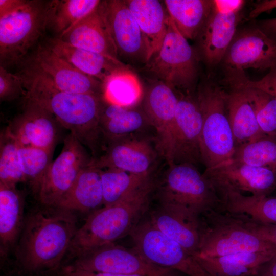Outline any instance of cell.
I'll return each instance as SVG.
<instances>
[{
    "label": "cell",
    "mask_w": 276,
    "mask_h": 276,
    "mask_svg": "<svg viewBox=\"0 0 276 276\" xmlns=\"http://www.w3.org/2000/svg\"><path fill=\"white\" fill-rule=\"evenodd\" d=\"M73 212L41 204L25 217L14 248L15 263L20 273L28 276L60 273L78 229Z\"/></svg>",
    "instance_id": "1"
},
{
    "label": "cell",
    "mask_w": 276,
    "mask_h": 276,
    "mask_svg": "<svg viewBox=\"0 0 276 276\" xmlns=\"http://www.w3.org/2000/svg\"><path fill=\"white\" fill-rule=\"evenodd\" d=\"M28 99L50 112L93 158L103 153L106 147L100 126L103 95L63 91L39 80L30 88Z\"/></svg>",
    "instance_id": "2"
},
{
    "label": "cell",
    "mask_w": 276,
    "mask_h": 276,
    "mask_svg": "<svg viewBox=\"0 0 276 276\" xmlns=\"http://www.w3.org/2000/svg\"><path fill=\"white\" fill-rule=\"evenodd\" d=\"M152 176L117 203L92 212L76 231L65 263L130 234L148 208L155 188Z\"/></svg>",
    "instance_id": "3"
},
{
    "label": "cell",
    "mask_w": 276,
    "mask_h": 276,
    "mask_svg": "<svg viewBox=\"0 0 276 276\" xmlns=\"http://www.w3.org/2000/svg\"><path fill=\"white\" fill-rule=\"evenodd\" d=\"M202 115L200 148L205 170L230 160L235 145L226 106V92L212 84L200 85L195 95Z\"/></svg>",
    "instance_id": "4"
},
{
    "label": "cell",
    "mask_w": 276,
    "mask_h": 276,
    "mask_svg": "<svg viewBox=\"0 0 276 276\" xmlns=\"http://www.w3.org/2000/svg\"><path fill=\"white\" fill-rule=\"evenodd\" d=\"M272 250H276V245L250 231L236 214L212 210L200 216V242L196 255L213 257Z\"/></svg>",
    "instance_id": "5"
},
{
    "label": "cell",
    "mask_w": 276,
    "mask_h": 276,
    "mask_svg": "<svg viewBox=\"0 0 276 276\" xmlns=\"http://www.w3.org/2000/svg\"><path fill=\"white\" fill-rule=\"evenodd\" d=\"M144 67L155 79L175 91L193 95L198 73L197 57L170 16L160 49Z\"/></svg>",
    "instance_id": "6"
},
{
    "label": "cell",
    "mask_w": 276,
    "mask_h": 276,
    "mask_svg": "<svg viewBox=\"0 0 276 276\" xmlns=\"http://www.w3.org/2000/svg\"><path fill=\"white\" fill-rule=\"evenodd\" d=\"M47 2L27 1L0 17L1 66L22 63L47 28Z\"/></svg>",
    "instance_id": "7"
},
{
    "label": "cell",
    "mask_w": 276,
    "mask_h": 276,
    "mask_svg": "<svg viewBox=\"0 0 276 276\" xmlns=\"http://www.w3.org/2000/svg\"><path fill=\"white\" fill-rule=\"evenodd\" d=\"M158 195L160 202L177 205L199 217L219 211L221 205L212 183L190 164L169 166Z\"/></svg>",
    "instance_id": "8"
},
{
    "label": "cell",
    "mask_w": 276,
    "mask_h": 276,
    "mask_svg": "<svg viewBox=\"0 0 276 276\" xmlns=\"http://www.w3.org/2000/svg\"><path fill=\"white\" fill-rule=\"evenodd\" d=\"M129 235L133 248L149 262L188 276H211L192 254L160 231L150 220L139 222Z\"/></svg>",
    "instance_id": "9"
},
{
    "label": "cell",
    "mask_w": 276,
    "mask_h": 276,
    "mask_svg": "<svg viewBox=\"0 0 276 276\" xmlns=\"http://www.w3.org/2000/svg\"><path fill=\"white\" fill-rule=\"evenodd\" d=\"M91 272L141 276H180L178 271L153 264L133 248L114 243L90 250L64 266Z\"/></svg>",
    "instance_id": "10"
},
{
    "label": "cell",
    "mask_w": 276,
    "mask_h": 276,
    "mask_svg": "<svg viewBox=\"0 0 276 276\" xmlns=\"http://www.w3.org/2000/svg\"><path fill=\"white\" fill-rule=\"evenodd\" d=\"M93 160L87 149L70 133L61 152L52 162L36 194L41 204L56 206L81 171Z\"/></svg>",
    "instance_id": "11"
},
{
    "label": "cell",
    "mask_w": 276,
    "mask_h": 276,
    "mask_svg": "<svg viewBox=\"0 0 276 276\" xmlns=\"http://www.w3.org/2000/svg\"><path fill=\"white\" fill-rule=\"evenodd\" d=\"M24 63L22 70L39 76L58 90L103 96L102 82L76 69L47 44L38 46Z\"/></svg>",
    "instance_id": "12"
},
{
    "label": "cell",
    "mask_w": 276,
    "mask_h": 276,
    "mask_svg": "<svg viewBox=\"0 0 276 276\" xmlns=\"http://www.w3.org/2000/svg\"><path fill=\"white\" fill-rule=\"evenodd\" d=\"M216 192L228 191L267 196L276 189V170L229 160L203 173Z\"/></svg>",
    "instance_id": "13"
},
{
    "label": "cell",
    "mask_w": 276,
    "mask_h": 276,
    "mask_svg": "<svg viewBox=\"0 0 276 276\" xmlns=\"http://www.w3.org/2000/svg\"><path fill=\"white\" fill-rule=\"evenodd\" d=\"M154 80L144 91L142 108L155 130L156 149L169 164L179 95L161 81Z\"/></svg>",
    "instance_id": "14"
},
{
    "label": "cell",
    "mask_w": 276,
    "mask_h": 276,
    "mask_svg": "<svg viewBox=\"0 0 276 276\" xmlns=\"http://www.w3.org/2000/svg\"><path fill=\"white\" fill-rule=\"evenodd\" d=\"M99 7L109 28L119 59L121 57L130 63L146 64L148 50L145 40L124 0L101 1Z\"/></svg>",
    "instance_id": "15"
},
{
    "label": "cell",
    "mask_w": 276,
    "mask_h": 276,
    "mask_svg": "<svg viewBox=\"0 0 276 276\" xmlns=\"http://www.w3.org/2000/svg\"><path fill=\"white\" fill-rule=\"evenodd\" d=\"M202 115L195 96L180 93L173 132L170 163H202L200 136Z\"/></svg>",
    "instance_id": "16"
},
{
    "label": "cell",
    "mask_w": 276,
    "mask_h": 276,
    "mask_svg": "<svg viewBox=\"0 0 276 276\" xmlns=\"http://www.w3.org/2000/svg\"><path fill=\"white\" fill-rule=\"evenodd\" d=\"M25 100L22 110L10 121L6 129L19 146L54 151L63 127L48 110Z\"/></svg>",
    "instance_id": "17"
},
{
    "label": "cell",
    "mask_w": 276,
    "mask_h": 276,
    "mask_svg": "<svg viewBox=\"0 0 276 276\" xmlns=\"http://www.w3.org/2000/svg\"><path fill=\"white\" fill-rule=\"evenodd\" d=\"M228 71L265 70L276 67V40L261 29L235 34L222 59Z\"/></svg>",
    "instance_id": "18"
},
{
    "label": "cell",
    "mask_w": 276,
    "mask_h": 276,
    "mask_svg": "<svg viewBox=\"0 0 276 276\" xmlns=\"http://www.w3.org/2000/svg\"><path fill=\"white\" fill-rule=\"evenodd\" d=\"M158 155L155 146L148 140L131 135L109 143L103 153L93 159V164L102 170L113 169L148 175L152 174Z\"/></svg>",
    "instance_id": "19"
},
{
    "label": "cell",
    "mask_w": 276,
    "mask_h": 276,
    "mask_svg": "<svg viewBox=\"0 0 276 276\" xmlns=\"http://www.w3.org/2000/svg\"><path fill=\"white\" fill-rule=\"evenodd\" d=\"M150 221L160 231L196 255L199 250L200 217L177 205L160 202Z\"/></svg>",
    "instance_id": "20"
},
{
    "label": "cell",
    "mask_w": 276,
    "mask_h": 276,
    "mask_svg": "<svg viewBox=\"0 0 276 276\" xmlns=\"http://www.w3.org/2000/svg\"><path fill=\"white\" fill-rule=\"evenodd\" d=\"M57 37L73 46L120 60L99 5L66 33Z\"/></svg>",
    "instance_id": "21"
},
{
    "label": "cell",
    "mask_w": 276,
    "mask_h": 276,
    "mask_svg": "<svg viewBox=\"0 0 276 276\" xmlns=\"http://www.w3.org/2000/svg\"><path fill=\"white\" fill-rule=\"evenodd\" d=\"M239 18V13H222L212 7L198 36L201 53L209 65H215L222 60L236 34Z\"/></svg>",
    "instance_id": "22"
},
{
    "label": "cell",
    "mask_w": 276,
    "mask_h": 276,
    "mask_svg": "<svg viewBox=\"0 0 276 276\" xmlns=\"http://www.w3.org/2000/svg\"><path fill=\"white\" fill-rule=\"evenodd\" d=\"M47 45L76 69L102 83L118 71L129 67L120 60L73 46L57 37L49 40Z\"/></svg>",
    "instance_id": "23"
},
{
    "label": "cell",
    "mask_w": 276,
    "mask_h": 276,
    "mask_svg": "<svg viewBox=\"0 0 276 276\" xmlns=\"http://www.w3.org/2000/svg\"><path fill=\"white\" fill-rule=\"evenodd\" d=\"M124 1L135 17L144 37L148 62L161 47L167 31L169 15L165 5L159 1Z\"/></svg>",
    "instance_id": "24"
},
{
    "label": "cell",
    "mask_w": 276,
    "mask_h": 276,
    "mask_svg": "<svg viewBox=\"0 0 276 276\" xmlns=\"http://www.w3.org/2000/svg\"><path fill=\"white\" fill-rule=\"evenodd\" d=\"M100 126L106 147L111 142L152 127L142 107H125L109 103L104 99Z\"/></svg>",
    "instance_id": "25"
},
{
    "label": "cell",
    "mask_w": 276,
    "mask_h": 276,
    "mask_svg": "<svg viewBox=\"0 0 276 276\" xmlns=\"http://www.w3.org/2000/svg\"><path fill=\"white\" fill-rule=\"evenodd\" d=\"M25 196L16 186L0 183V253L6 258L14 248L25 217Z\"/></svg>",
    "instance_id": "26"
},
{
    "label": "cell",
    "mask_w": 276,
    "mask_h": 276,
    "mask_svg": "<svg viewBox=\"0 0 276 276\" xmlns=\"http://www.w3.org/2000/svg\"><path fill=\"white\" fill-rule=\"evenodd\" d=\"M101 169L91 163L80 173L56 206L72 211H94L103 204Z\"/></svg>",
    "instance_id": "27"
},
{
    "label": "cell",
    "mask_w": 276,
    "mask_h": 276,
    "mask_svg": "<svg viewBox=\"0 0 276 276\" xmlns=\"http://www.w3.org/2000/svg\"><path fill=\"white\" fill-rule=\"evenodd\" d=\"M275 255L276 250H272L194 257L211 276H255L259 268Z\"/></svg>",
    "instance_id": "28"
},
{
    "label": "cell",
    "mask_w": 276,
    "mask_h": 276,
    "mask_svg": "<svg viewBox=\"0 0 276 276\" xmlns=\"http://www.w3.org/2000/svg\"><path fill=\"white\" fill-rule=\"evenodd\" d=\"M226 106L235 147L264 134L243 89L226 92Z\"/></svg>",
    "instance_id": "29"
},
{
    "label": "cell",
    "mask_w": 276,
    "mask_h": 276,
    "mask_svg": "<svg viewBox=\"0 0 276 276\" xmlns=\"http://www.w3.org/2000/svg\"><path fill=\"white\" fill-rule=\"evenodd\" d=\"M220 211L245 215L257 222L276 224V197L256 196L232 191L217 192Z\"/></svg>",
    "instance_id": "30"
},
{
    "label": "cell",
    "mask_w": 276,
    "mask_h": 276,
    "mask_svg": "<svg viewBox=\"0 0 276 276\" xmlns=\"http://www.w3.org/2000/svg\"><path fill=\"white\" fill-rule=\"evenodd\" d=\"M164 3L176 28L187 39L198 37L213 5V1L208 0H165Z\"/></svg>",
    "instance_id": "31"
},
{
    "label": "cell",
    "mask_w": 276,
    "mask_h": 276,
    "mask_svg": "<svg viewBox=\"0 0 276 276\" xmlns=\"http://www.w3.org/2000/svg\"><path fill=\"white\" fill-rule=\"evenodd\" d=\"M101 1L53 0L47 3V27L60 37L94 12Z\"/></svg>",
    "instance_id": "32"
},
{
    "label": "cell",
    "mask_w": 276,
    "mask_h": 276,
    "mask_svg": "<svg viewBox=\"0 0 276 276\" xmlns=\"http://www.w3.org/2000/svg\"><path fill=\"white\" fill-rule=\"evenodd\" d=\"M103 84V98L108 102L125 107L137 106L144 90L137 76L129 67L111 75Z\"/></svg>",
    "instance_id": "33"
},
{
    "label": "cell",
    "mask_w": 276,
    "mask_h": 276,
    "mask_svg": "<svg viewBox=\"0 0 276 276\" xmlns=\"http://www.w3.org/2000/svg\"><path fill=\"white\" fill-rule=\"evenodd\" d=\"M231 160L276 170V133H264L236 146Z\"/></svg>",
    "instance_id": "34"
},
{
    "label": "cell",
    "mask_w": 276,
    "mask_h": 276,
    "mask_svg": "<svg viewBox=\"0 0 276 276\" xmlns=\"http://www.w3.org/2000/svg\"><path fill=\"white\" fill-rule=\"evenodd\" d=\"M103 204L108 206L117 203L140 187L152 176L131 174L124 171L101 170Z\"/></svg>",
    "instance_id": "35"
},
{
    "label": "cell",
    "mask_w": 276,
    "mask_h": 276,
    "mask_svg": "<svg viewBox=\"0 0 276 276\" xmlns=\"http://www.w3.org/2000/svg\"><path fill=\"white\" fill-rule=\"evenodd\" d=\"M52 150L33 147L19 146V163L26 182L37 194L41 182L52 161Z\"/></svg>",
    "instance_id": "36"
},
{
    "label": "cell",
    "mask_w": 276,
    "mask_h": 276,
    "mask_svg": "<svg viewBox=\"0 0 276 276\" xmlns=\"http://www.w3.org/2000/svg\"><path fill=\"white\" fill-rule=\"evenodd\" d=\"M19 145L6 129L0 136V183L16 186L26 182L19 157Z\"/></svg>",
    "instance_id": "37"
},
{
    "label": "cell",
    "mask_w": 276,
    "mask_h": 276,
    "mask_svg": "<svg viewBox=\"0 0 276 276\" xmlns=\"http://www.w3.org/2000/svg\"><path fill=\"white\" fill-rule=\"evenodd\" d=\"M241 89L252 106L261 130L265 134L276 133V97L258 88Z\"/></svg>",
    "instance_id": "38"
},
{
    "label": "cell",
    "mask_w": 276,
    "mask_h": 276,
    "mask_svg": "<svg viewBox=\"0 0 276 276\" xmlns=\"http://www.w3.org/2000/svg\"><path fill=\"white\" fill-rule=\"evenodd\" d=\"M225 81L231 89L258 88L276 97V67L271 69L262 79L256 81L248 79L244 71H229Z\"/></svg>",
    "instance_id": "39"
},
{
    "label": "cell",
    "mask_w": 276,
    "mask_h": 276,
    "mask_svg": "<svg viewBox=\"0 0 276 276\" xmlns=\"http://www.w3.org/2000/svg\"><path fill=\"white\" fill-rule=\"evenodd\" d=\"M25 96L22 78L19 73L13 74L0 66V100L11 101Z\"/></svg>",
    "instance_id": "40"
},
{
    "label": "cell",
    "mask_w": 276,
    "mask_h": 276,
    "mask_svg": "<svg viewBox=\"0 0 276 276\" xmlns=\"http://www.w3.org/2000/svg\"><path fill=\"white\" fill-rule=\"evenodd\" d=\"M237 214L250 231L260 238L276 245V224L261 223L245 215Z\"/></svg>",
    "instance_id": "41"
},
{
    "label": "cell",
    "mask_w": 276,
    "mask_h": 276,
    "mask_svg": "<svg viewBox=\"0 0 276 276\" xmlns=\"http://www.w3.org/2000/svg\"><path fill=\"white\" fill-rule=\"evenodd\" d=\"M244 4V1L242 0H214L212 7L222 13H239Z\"/></svg>",
    "instance_id": "42"
},
{
    "label": "cell",
    "mask_w": 276,
    "mask_h": 276,
    "mask_svg": "<svg viewBox=\"0 0 276 276\" xmlns=\"http://www.w3.org/2000/svg\"><path fill=\"white\" fill-rule=\"evenodd\" d=\"M59 276H141L137 275H123L105 272H91L75 269L67 266H63Z\"/></svg>",
    "instance_id": "43"
},
{
    "label": "cell",
    "mask_w": 276,
    "mask_h": 276,
    "mask_svg": "<svg viewBox=\"0 0 276 276\" xmlns=\"http://www.w3.org/2000/svg\"><path fill=\"white\" fill-rule=\"evenodd\" d=\"M27 2V0H0V17L12 13Z\"/></svg>",
    "instance_id": "44"
},
{
    "label": "cell",
    "mask_w": 276,
    "mask_h": 276,
    "mask_svg": "<svg viewBox=\"0 0 276 276\" xmlns=\"http://www.w3.org/2000/svg\"><path fill=\"white\" fill-rule=\"evenodd\" d=\"M255 276H276V255L263 264Z\"/></svg>",
    "instance_id": "45"
},
{
    "label": "cell",
    "mask_w": 276,
    "mask_h": 276,
    "mask_svg": "<svg viewBox=\"0 0 276 276\" xmlns=\"http://www.w3.org/2000/svg\"><path fill=\"white\" fill-rule=\"evenodd\" d=\"M276 8V0L264 1L256 4L250 13V17H255L260 13Z\"/></svg>",
    "instance_id": "46"
},
{
    "label": "cell",
    "mask_w": 276,
    "mask_h": 276,
    "mask_svg": "<svg viewBox=\"0 0 276 276\" xmlns=\"http://www.w3.org/2000/svg\"><path fill=\"white\" fill-rule=\"evenodd\" d=\"M260 24L261 30L269 37L276 40V18L262 20Z\"/></svg>",
    "instance_id": "47"
}]
</instances>
